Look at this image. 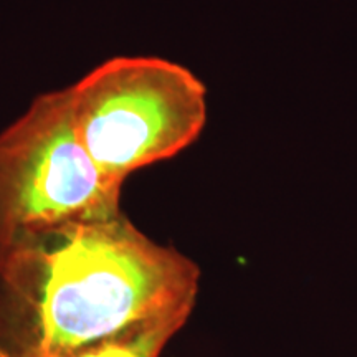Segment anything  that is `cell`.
Returning a JSON list of instances; mask_svg holds the SVG:
<instances>
[{"instance_id": "obj_1", "label": "cell", "mask_w": 357, "mask_h": 357, "mask_svg": "<svg viewBox=\"0 0 357 357\" xmlns=\"http://www.w3.org/2000/svg\"><path fill=\"white\" fill-rule=\"evenodd\" d=\"M200 270L124 213L0 245V357H66L124 329L192 314Z\"/></svg>"}, {"instance_id": "obj_2", "label": "cell", "mask_w": 357, "mask_h": 357, "mask_svg": "<svg viewBox=\"0 0 357 357\" xmlns=\"http://www.w3.org/2000/svg\"><path fill=\"white\" fill-rule=\"evenodd\" d=\"M68 91L79 141L119 185L129 174L187 149L207 123L204 83L164 58H109Z\"/></svg>"}, {"instance_id": "obj_3", "label": "cell", "mask_w": 357, "mask_h": 357, "mask_svg": "<svg viewBox=\"0 0 357 357\" xmlns=\"http://www.w3.org/2000/svg\"><path fill=\"white\" fill-rule=\"evenodd\" d=\"M121 189L79 141L68 88L43 93L0 132V245L121 213Z\"/></svg>"}, {"instance_id": "obj_4", "label": "cell", "mask_w": 357, "mask_h": 357, "mask_svg": "<svg viewBox=\"0 0 357 357\" xmlns=\"http://www.w3.org/2000/svg\"><path fill=\"white\" fill-rule=\"evenodd\" d=\"M190 314L149 321L84 346L66 357H159L167 342L184 328Z\"/></svg>"}]
</instances>
